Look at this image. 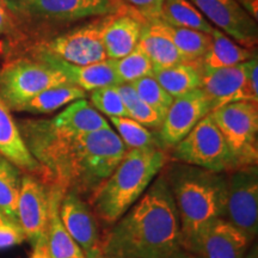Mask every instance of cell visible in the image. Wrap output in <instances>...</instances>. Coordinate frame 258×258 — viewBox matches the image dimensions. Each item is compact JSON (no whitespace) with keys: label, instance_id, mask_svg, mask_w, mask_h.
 I'll list each match as a JSON object with an SVG mask.
<instances>
[{"label":"cell","instance_id":"cb8c5ba5","mask_svg":"<svg viewBox=\"0 0 258 258\" xmlns=\"http://www.w3.org/2000/svg\"><path fill=\"white\" fill-rule=\"evenodd\" d=\"M152 76L161 88L173 97L185 95L201 88L202 71L195 63L183 62L166 69H153Z\"/></svg>","mask_w":258,"mask_h":258},{"label":"cell","instance_id":"836d02e7","mask_svg":"<svg viewBox=\"0 0 258 258\" xmlns=\"http://www.w3.org/2000/svg\"><path fill=\"white\" fill-rule=\"evenodd\" d=\"M27 240L22 227L18 224L8 220L0 222V250L16 246Z\"/></svg>","mask_w":258,"mask_h":258},{"label":"cell","instance_id":"ba28073f","mask_svg":"<svg viewBox=\"0 0 258 258\" xmlns=\"http://www.w3.org/2000/svg\"><path fill=\"white\" fill-rule=\"evenodd\" d=\"M221 218L231 222L251 240L258 232L257 166L234 170L226 176Z\"/></svg>","mask_w":258,"mask_h":258},{"label":"cell","instance_id":"277c9868","mask_svg":"<svg viewBox=\"0 0 258 258\" xmlns=\"http://www.w3.org/2000/svg\"><path fill=\"white\" fill-rule=\"evenodd\" d=\"M166 159L165 152L157 146L127 151L111 175L90 196L95 215L108 224L117 221L143 196Z\"/></svg>","mask_w":258,"mask_h":258},{"label":"cell","instance_id":"7a4b0ae2","mask_svg":"<svg viewBox=\"0 0 258 258\" xmlns=\"http://www.w3.org/2000/svg\"><path fill=\"white\" fill-rule=\"evenodd\" d=\"M99 249L106 258H173L182 252L178 212L164 176L118 219Z\"/></svg>","mask_w":258,"mask_h":258},{"label":"cell","instance_id":"30bf717a","mask_svg":"<svg viewBox=\"0 0 258 258\" xmlns=\"http://www.w3.org/2000/svg\"><path fill=\"white\" fill-rule=\"evenodd\" d=\"M21 14L38 21L73 22L117 14L118 0H18Z\"/></svg>","mask_w":258,"mask_h":258},{"label":"cell","instance_id":"4316f807","mask_svg":"<svg viewBox=\"0 0 258 258\" xmlns=\"http://www.w3.org/2000/svg\"><path fill=\"white\" fill-rule=\"evenodd\" d=\"M86 92L78 86L61 85L44 90L19 109V111L32 112V114H50L62 106L71 104L74 101L84 99Z\"/></svg>","mask_w":258,"mask_h":258},{"label":"cell","instance_id":"f1b7e54d","mask_svg":"<svg viewBox=\"0 0 258 258\" xmlns=\"http://www.w3.org/2000/svg\"><path fill=\"white\" fill-rule=\"evenodd\" d=\"M117 90L120 92L125 109H127L129 117L143 124L144 127L159 131L161 123H163V118L150 105H147L146 103L139 98L133 84H118Z\"/></svg>","mask_w":258,"mask_h":258},{"label":"cell","instance_id":"f546056e","mask_svg":"<svg viewBox=\"0 0 258 258\" xmlns=\"http://www.w3.org/2000/svg\"><path fill=\"white\" fill-rule=\"evenodd\" d=\"M111 63L120 84L133 83L135 80L150 76L153 71L152 62L139 46L128 55L121 59L111 60Z\"/></svg>","mask_w":258,"mask_h":258},{"label":"cell","instance_id":"9c48e42d","mask_svg":"<svg viewBox=\"0 0 258 258\" xmlns=\"http://www.w3.org/2000/svg\"><path fill=\"white\" fill-rule=\"evenodd\" d=\"M105 19L106 17L64 32L53 40L37 44L35 48L79 66L101 62L106 60L102 41Z\"/></svg>","mask_w":258,"mask_h":258},{"label":"cell","instance_id":"83f0119b","mask_svg":"<svg viewBox=\"0 0 258 258\" xmlns=\"http://www.w3.org/2000/svg\"><path fill=\"white\" fill-rule=\"evenodd\" d=\"M161 23L185 62L200 63L202 61L211 47V35L192 29L172 27L163 21Z\"/></svg>","mask_w":258,"mask_h":258},{"label":"cell","instance_id":"603a6c76","mask_svg":"<svg viewBox=\"0 0 258 258\" xmlns=\"http://www.w3.org/2000/svg\"><path fill=\"white\" fill-rule=\"evenodd\" d=\"M211 37V47L201 61L205 71L235 66L253 57V54L249 49L234 43V41H232L219 29L213 28Z\"/></svg>","mask_w":258,"mask_h":258},{"label":"cell","instance_id":"4dcf8cb0","mask_svg":"<svg viewBox=\"0 0 258 258\" xmlns=\"http://www.w3.org/2000/svg\"><path fill=\"white\" fill-rule=\"evenodd\" d=\"M111 123L117 129V135L121 138L125 148H144L157 146L160 147L159 140L154 138L146 127L134 121L131 117H110Z\"/></svg>","mask_w":258,"mask_h":258},{"label":"cell","instance_id":"ab89813d","mask_svg":"<svg viewBox=\"0 0 258 258\" xmlns=\"http://www.w3.org/2000/svg\"><path fill=\"white\" fill-rule=\"evenodd\" d=\"M173 258H200L198 256H194V254H188V253H184V252H179L178 254H176Z\"/></svg>","mask_w":258,"mask_h":258},{"label":"cell","instance_id":"3957f363","mask_svg":"<svg viewBox=\"0 0 258 258\" xmlns=\"http://www.w3.org/2000/svg\"><path fill=\"white\" fill-rule=\"evenodd\" d=\"M178 212L184 249L208 224L221 218L226 176L188 164H173L164 176Z\"/></svg>","mask_w":258,"mask_h":258},{"label":"cell","instance_id":"ac0fdd59","mask_svg":"<svg viewBox=\"0 0 258 258\" xmlns=\"http://www.w3.org/2000/svg\"><path fill=\"white\" fill-rule=\"evenodd\" d=\"M145 19L133 15H109L102 32L106 59H121L139 46Z\"/></svg>","mask_w":258,"mask_h":258},{"label":"cell","instance_id":"e0dca14e","mask_svg":"<svg viewBox=\"0 0 258 258\" xmlns=\"http://www.w3.org/2000/svg\"><path fill=\"white\" fill-rule=\"evenodd\" d=\"M34 55L40 57L42 61L49 64L54 70L63 74L69 79L71 85L78 86L85 92L120 84L110 59L97 63L86 64V66H79V64H73L61 60L49 53L37 49V48L34 49Z\"/></svg>","mask_w":258,"mask_h":258},{"label":"cell","instance_id":"d6a6232c","mask_svg":"<svg viewBox=\"0 0 258 258\" xmlns=\"http://www.w3.org/2000/svg\"><path fill=\"white\" fill-rule=\"evenodd\" d=\"M92 106L110 117H129L127 109L122 101L117 85L104 86L91 91Z\"/></svg>","mask_w":258,"mask_h":258},{"label":"cell","instance_id":"5b68a950","mask_svg":"<svg viewBox=\"0 0 258 258\" xmlns=\"http://www.w3.org/2000/svg\"><path fill=\"white\" fill-rule=\"evenodd\" d=\"M69 84L63 74L36 55L17 57L0 69V98L10 110L19 111L25 103L44 90Z\"/></svg>","mask_w":258,"mask_h":258},{"label":"cell","instance_id":"1f68e13d","mask_svg":"<svg viewBox=\"0 0 258 258\" xmlns=\"http://www.w3.org/2000/svg\"><path fill=\"white\" fill-rule=\"evenodd\" d=\"M132 84H133L139 98L146 103L147 105H150L164 120L175 98L161 88V85L157 82L152 74L135 80Z\"/></svg>","mask_w":258,"mask_h":258},{"label":"cell","instance_id":"6da1fadb","mask_svg":"<svg viewBox=\"0 0 258 258\" xmlns=\"http://www.w3.org/2000/svg\"><path fill=\"white\" fill-rule=\"evenodd\" d=\"M17 125L40 164L42 182L79 196L95 191L127 152L111 128L78 135L59 131L49 120H25Z\"/></svg>","mask_w":258,"mask_h":258},{"label":"cell","instance_id":"d590c367","mask_svg":"<svg viewBox=\"0 0 258 258\" xmlns=\"http://www.w3.org/2000/svg\"><path fill=\"white\" fill-rule=\"evenodd\" d=\"M34 250L29 258H51L50 252H49V247H48V241L47 238H43L38 241L37 244H35Z\"/></svg>","mask_w":258,"mask_h":258},{"label":"cell","instance_id":"7402d4cb","mask_svg":"<svg viewBox=\"0 0 258 258\" xmlns=\"http://www.w3.org/2000/svg\"><path fill=\"white\" fill-rule=\"evenodd\" d=\"M49 121L61 132L78 135L110 128L109 122L85 98L72 102Z\"/></svg>","mask_w":258,"mask_h":258},{"label":"cell","instance_id":"8992f818","mask_svg":"<svg viewBox=\"0 0 258 258\" xmlns=\"http://www.w3.org/2000/svg\"><path fill=\"white\" fill-rule=\"evenodd\" d=\"M258 102H232L212 111L233 158L235 170L257 166L258 158Z\"/></svg>","mask_w":258,"mask_h":258},{"label":"cell","instance_id":"2e32d148","mask_svg":"<svg viewBox=\"0 0 258 258\" xmlns=\"http://www.w3.org/2000/svg\"><path fill=\"white\" fill-rule=\"evenodd\" d=\"M60 218L72 239L84 253H89L99 245L98 227L89 203L78 194L67 191L60 203Z\"/></svg>","mask_w":258,"mask_h":258},{"label":"cell","instance_id":"74e56055","mask_svg":"<svg viewBox=\"0 0 258 258\" xmlns=\"http://www.w3.org/2000/svg\"><path fill=\"white\" fill-rule=\"evenodd\" d=\"M85 258H106V257L102 253V251L99 249V245H98V247H96V249L90 251L89 253H86Z\"/></svg>","mask_w":258,"mask_h":258},{"label":"cell","instance_id":"9a60e30c","mask_svg":"<svg viewBox=\"0 0 258 258\" xmlns=\"http://www.w3.org/2000/svg\"><path fill=\"white\" fill-rule=\"evenodd\" d=\"M195 8L215 27L246 47L256 44V19L235 0H191Z\"/></svg>","mask_w":258,"mask_h":258},{"label":"cell","instance_id":"5bb4252c","mask_svg":"<svg viewBox=\"0 0 258 258\" xmlns=\"http://www.w3.org/2000/svg\"><path fill=\"white\" fill-rule=\"evenodd\" d=\"M211 112V103L201 89H196L173 99L159 129L158 140L160 146L175 147Z\"/></svg>","mask_w":258,"mask_h":258},{"label":"cell","instance_id":"8d00e7d4","mask_svg":"<svg viewBox=\"0 0 258 258\" xmlns=\"http://www.w3.org/2000/svg\"><path fill=\"white\" fill-rule=\"evenodd\" d=\"M9 23L10 19L8 17V14H6V10L4 6H3L2 3H0V35H3L6 30H8Z\"/></svg>","mask_w":258,"mask_h":258},{"label":"cell","instance_id":"ffe728a7","mask_svg":"<svg viewBox=\"0 0 258 258\" xmlns=\"http://www.w3.org/2000/svg\"><path fill=\"white\" fill-rule=\"evenodd\" d=\"M139 47L148 56L153 69H166L185 62L159 18L145 21Z\"/></svg>","mask_w":258,"mask_h":258},{"label":"cell","instance_id":"8fae6325","mask_svg":"<svg viewBox=\"0 0 258 258\" xmlns=\"http://www.w3.org/2000/svg\"><path fill=\"white\" fill-rule=\"evenodd\" d=\"M50 189L38 177L23 173L18 198V222L32 246L47 238Z\"/></svg>","mask_w":258,"mask_h":258},{"label":"cell","instance_id":"7c38bea8","mask_svg":"<svg viewBox=\"0 0 258 258\" xmlns=\"http://www.w3.org/2000/svg\"><path fill=\"white\" fill-rule=\"evenodd\" d=\"M252 59L224 69L202 70V83L200 89L207 96L212 111L232 102H258V93L253 92L249 84Z\"/></svg>","mask_w":258,"mask_h":258},{"label":"cell","instance_id":"d4e9b609","mask_svg":"<svg viewBox=\"0 0 258 258\" xmlns=\"http://www.w3.org/2000/svg\"><path fill=\"white\" fill-rule=\"evenodd\" d=\"M22 176V171L0 154V214L18 225L17 207Z\"/></svg>","mask_w":258,"mask_h":258},{"label":"cell","instance_id":"e575fe53","mask_svg":"<svg viewBox=\"0 0 258 258\" xmlns=\"http://www.w3.org/2000/svg\"><path fill=\"white\" fill-rule=\"evenodd\" d=\"M127 2L137 9L138 14L145 21H152L160 17L164 0H127Z\"/></svg>","mask_w":258,"mask_h":258},{"label":"cell","instance_id":"484cf974","mask_svg":"<svg viewBox=\"0 0 258 258\" xmlns=\"http://www.w3.org/2000/svg\"><path fill=\"white\" fill-rule=\"evenodd\" d=\"M166 24L186 28L211 35L213 27L189 0H164L160 17Z\"/></svg>","mask_w":258,"mask_h":258},{"label":"cell","instance_id":"4fadbf2b","mask_svg":"<svg viewBox=\"0 0 258 258\" xmlns=\"http://www.w3.org/2000/svg\"><path fill=\"white\" fill-rule=\"evenodd\" d=\"M251 240L222 218L213 220L184 249L200 258H243Z\"/></svg>","mask_w":258,"mask_h":258},{"label":"cell","instance_id":"52a82bcc","mask_svg":"<svg viewBox=\"0 0 258 258\" xmlns=\"http://www.w3.org/2000/svg\"><path fill=\"white\" fill-rule=\"evenodd\" d=\"M172 156L188 165L214 172H232L235 170L230 148L211 115L205 116L173 147Z\"/></svg>","mask_w":258,"mask_h":258},{"label":"cell","instance_id":"d6986e66","mask_svg":"<svg viewBox=\"0 0 258 258\" xmlns=\"http://www.w3.org/2000/svg\"><path fill=\"white\" fill-rule=\"evenodd\" d=\"M0 154L11 161L23 173H30L41 178L42 169L37 160L29 152L18 125L11 112L0 98Z\"/></svg>","mask_w":258,"mask_h":258},{"label":"cell","instance_id":"60d3db41","mask_svg":"<svg viewBox=\"0 0 258 258\" xmlns=\"http://www.w3.org/2000/svg\"><path fill=\"white\" fill-rule=\"evenodd\" d=\"M5 219H6V218H4L2 214H0V222H2L3 220H5Z\"/></svg>","mask_w":258,"mask_h":258},{"label":"cell","instance_id":"f35d334b","mask_svg":"<svg viewBox=\"0 0 258 258\" xmlns=\"http://www.w3.org/2000/svg\"><path fill=\"white\" fill-rule=\"evenodd\" d=\"M243 258H258V250H257V245L251 249V251L249 253H245Z\"/></svg>","mask_w":258,"mask_h":258},{"label":"cell","instance_id":"44dd1931","mask_svg":"<svg viewBox=\"0 0 258 258\" xmlns=\"http://www.w3.org/2000/svg\"><path fill=\"white\" fill-rule=\"evenodd\" d=\"M50 207L47 241L51 258H85V253L72 239L60 218V203L66 191L57 185H49Z\"/></svg>","mask_w":258,"mask_h":258}]
</instances>
